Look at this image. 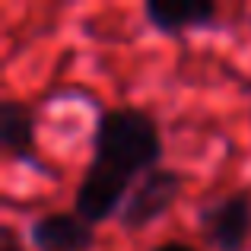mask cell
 <instances>
[{"mask_svg":"<svg viewBox=\"0 0 251 251\" xmlns=\"http://www.w3.org/2000/svg\"><path fill=\"white\" fill-rule=\"evenodd\" d=\"M0 147L16 159L35 156V115L19 99H6L0 105Z\"/></svg>","mask_w":251,"mask_h":251,"instance_id":"obj_7","label":"cell"},{"mask_svg":"<svg viewBox=\"0 0 251 251\" xmlns=\"http://www.w3.org/2000/svg\"><path fill=\"white\" fill-rule=\"evenodd\" d=\"M0 251H25L23 239L13 226H0Z\"/></svg>","mask_w":251,"mask_h":251,"instance_id":"obj_8","label":"cell"},{"mask_svg":"<svg viewBox=\"0 0 251 251\" xmlns=\"http://www.w3.org/2000/svg\"><path fill=\"white\" fill-rule=\"evenodd\" d=\"M197 232L216 251H245L251 239V194L232 191V194L213 201L201 210Z\"/></svg>","mask_w":251,"mask_h":251,"instance_id":"obj_2","label":"cell"},{"mask_svg":"<svg viewBox=\"0 0 251 251\" xmlns=\"http://www.w3.org/2000/svg\"><path fill=\"white\" fill-rule=\"evenodd\" d=\"M153 251H197V248L184 245V242H162V245H156Z\"/></svg>","mask_w":251,"mask_h":251,"instance_id":"obj_9","label":"cell"},{"mask_svg":"<svg viewBox=\"0 0 251 251\" xmlns=\"http://www.w3.org/2000/svg\"><path fill=\"white\" fill-rule=\"evenodd\" d=\"M150 25L166 35H178L188 29H203L220 16V6L213 0H150L143 6Z\"/></svg>","mask_w":251,"mask_h":251,"instance_id":"obj_6","label":"cell"},{"mask_svg":"<svg viewBox=\"0 0 251 251\" xmlns=\"http://www.w3.org/2000/svg\"><path fill=\"white\" fill-rule=\"evenodd\" d=\"M162 134L159 124L143 108H108L102 111L92 134V162L121 178L134 181L137 175H150L159 169Z\"/></svg>","mask_w":251,"mask_h":251,"instance_id":"obj_1","label":"cell"},{"mask_svg":"<svg viewBox=\"0 0 251 251\" xmlns=\"http://www.w3.org/2000/svg\"><path fill=\"white\" fill-rule=\"evenodd\" d=\"M181 188H184V178L172 169H153L150 175H143L140 181H137V188L130 191L121 216H118V220H121V229H127V232L147 229L150 223L159 220L172 203L178 201Z\"/></svg>","mask_w":251,"mask_h":251,"instance_id":"obj_3","label":"cell"},{"mask_svg":"<svg viewBox=\"0 0 251 251\" xmlns=\"http://www.w3.org/2000/svg\"><path fill=\"white\" fill-rule=\"evenodd\" d=\"M29 239L35 251H89L96 229L76 213H45L32 223Z\"/></svg>","mask_w":251,"mask_h":251,"instance_id":"obj_5","label":"cell"},{"mask_svg":"<svg viewBox=\"0 0 251 251\" xmlns=\"http://www.w3.org/2000/svg\"><path fill=\"white\" fill-rule=\"evenodd\" d=\"M127 188H130V178H121L115 172L89 162V169L80 178V188L74 194V213L96 226V223L115 216L118 210H124V203L130 197Z\"/></svg>","mask_w":251,"mask_h":251,"instance_id":"obj_4","label":"cell"}]
</instances>
